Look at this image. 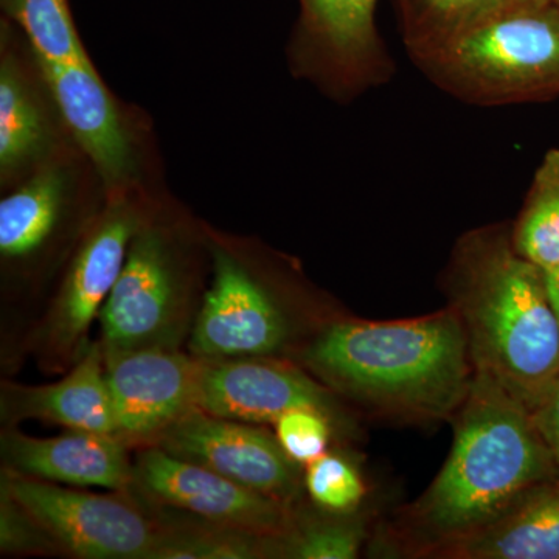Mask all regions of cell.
Here are the masks:
<instances>
[{"label": "cell", "mask_w": 559, "mask_h": 559, "mask_svg": "<svg viewBox=\"0 0 559 559\" xmlns=\"http://www.w3.org/2000/svg\"><path fill=\"white\" fill-rule=\"evenodd\" d=\"M27 419L116 437L100 341H92L79 362L57 382L44 385L0 382L2 425L17 426Z\"/></svg>", "instance_id": "5bb4252c"}, {"label": "cell", "mask_w": 559, "mask_h": 559, "mask_svg": "<svg viewBox=\"0 0 559 559\" xmlns=\"http://www.w3.org/2000/svg\"><path fill=\"white\" fill-rule=\"evenodd\" d=\"M452 297L474 373L532 412L559 378V320L544 272L516 252L511 237L480 231L460 246Z\"/></svg>", "instance_id": "3957f363"}, {"label": "cell", "mask_w": 559, "mask_h": 559, "mask_svg": "<svg viewBox=\"0 0 559 559\" xmlns=\"http://www.w3.org/2000/svg\"><path fill=\"white\" fill-rule=\"evenodd\" d=\"M116 437L131 450L156 443L162 432L197 406L200 359L183 349H140L105 356Z\"/></svg>", "instance_id": "7c38bea8"}, {"label": "cell", "mask_w": 559, "mask_h": 559, "mask_svg": "<svg viewBox=\"0 0 559 559\" xmlns=\"http://www.w3.org/2000/svg\"><path fill=\"white\" fill-rule=\"evenodd\" d=\"M197 406L216 417L274 425L297 407L326 412L340 425L336 393L289 359H200Z\"/></svg>", "instance_id": "8fae6325"}, {"label": "cell", "mask_w": 559, "mask_h": 559, "mask_svg": "<svg viewBox=\"0 0 559 559\" xmlns=\"http://www.w3.org/2000/svg\"><path fill=\"white\" fill-rule=\"evenodd\" d=\"M3 7L31 39L38 60H87L70 14L69 0H3Z\"/></svg>", "instance_id": "cb8c5ba5"}, {"label": "cell", "mask_w": 559, "mask_h": 559, "mask_svg": "<svg viewBox=\"0 0 559 559\" xmlns=\"http://www.w3.org/2000/svg\"><path fill=\"white\" fill-rule=\"evenodd\" d=\"M156 447L296 507L305 491V469L283 451L277 437L261 425L216 417L193 407L171 423Z\"/></svg>", "instance_id": "9c48e42d"}, {"label": "cell", "mask_w": 559, "mask_h": 559, "mask_svg": "<svg viewBox=\"0 0 559 559\" xmlns=\"http://www.w3.org/2000/svg\"><path fill=\"white\" fill-rule=\"evenodd\" d=\"M551 3H554V5L558 7V9H559V0H551Z\"/></svg>", "instance_id": "4dcf8cb0"}, {"label": "cell", "mask_w": 559, "mask_h": 559, "mask_svg": "<svg viewBox=\"0 0 559 559\" xmlns=\"http://www.w3.org/2000/svg\"><path fill=\"white\" fill-rule=\"evenodd\" d=\"M38 62L62 119L81 148L106 182H123L132 171L130 138L90 58L75 62Z\"/></svg>", "instance_id": "9a60e30c"}, {"label": "cell", "mask_w": 559, "mask_h": 559, "mask_svg": "<svg viewBox=\"0 0 559 559\" xmlns=\"http://www.w3.org/2000/svg\"><path fill=\"white\" fill-rule=\"evenodd\" d=\"M2 469L17 476L68 485L124 491L134 485L132 450L114 436L72 430L38 439L17 426L0 430Z\"/></svg>", "instance_id": "4fadbf2b"}, {"label": "cell", "mask_w": 559, "mask_h": 559, "mask_svg": "<svg viewBox=\"0 0 559 559\" xmlns=\"http://www.w3.org/2000/svg\"><path fill=\"white\" fill-rule=\"evenodd\" d=\"M404 40L419 64L481 22L507 9V0H396Z\"/></svg>", "instance_id": "d6986e66"}, {"label": "cell", "mask_w": 559, "mask_h": 559, "mask_svg": "<svg viewBox=\"0 0 559 559\" xmlns=\"http://www.w3.org/2000/svg\"><path fill=\"white\" fill-rule=\"evenodd\" d=\"M425 554L462 559H559V477L533 488L485 527Z\"/></svg>", "instance_id": "2e32d148"}, {"label": "cell", "mask_w": 559, "mask_h": 559, "mask_svg": "<svg viewBox=\"0 0 559 559\" xmlns=\"http://www.w3.org/2000/svg\"><path fill=\"white\" fill-rule=\"evenodd\" d=\"M455 417L450 457L412 514L433 540L425 551L485 527L559 477L532 412L491 378L474 373Z\"/></svg>", "instance_id": "7a4b0ae2"}, {"label": "cell", "mask_w": 559, "mask_h": 559, "mask_svg": "<svg viewBox=\"0 0 559 559\" xmlns=\"http://www.w3.org/2000/svg\"><path fill=\"white\" fill-rule=\"evenodd\" d=\"M68 219L61 173H40L0 202V259L5 270L32 274L60 242Z\"/></svg>", "instance_id": "e0dca14e"}, {"label": "cell", "mask_w": 559, "mask_h": 559, "mask_svg": "<svg viewBox=\"0 0 559 559\" xmlns=\"http://www.w3.org/2000/svg\"><path fill=\"white\" fill-rule=\"evenodd\" d=\"M132 489L153 506L260 535H285L293 521L296 507L175 457L156 444L132 450Z\"/></svg>", "instance_id": "30bf717a"}, {"label": "cell", "mask_w": 559, "mask_h": 559, "mask_svg": "<svg viewBox=\"0 0 559 559\" xmlns=\"http://www.w3.org/2000/svg\"><path fill=\"white\" fill-rule=\"evenodd\" d=\"M0 554L20 558L57 557L39 525L5 489H0Z\"/></svg>", "instance_id": "4316f807"}, {"label": "cell", "mask_w": 559, "mask_h": 559, "mask_svg": "<svg viewBox=\"0 0 559 559\" xmlns=\"http://www.w3.org/2000/svg\"><path fill=\"white\" fill-rule=\"evenodd\" d=\"M511 242L540 271L559 266V148L540 162Z\"/></svg>", "instance_id": "ffe728a7"}, {"label": "cell", "mask_w": 559, "mask_h": 559, "mask_svg": "<svg viewBox=\"0 0 559 559\" xmlns=\"http://www.w3.org/2000/svg\"><path fill=\"white\" fill-rule=\"evenodd\" d=\"M143 216L127 201L110 204L76 246L60 285L21 344L46 374H64L92 344L91 329L116 285Z\"/></svg>", "instance_id": "52a82bcc"}, {"label": "cell", "mask_w": 559, "mask_h": 559, "mask_svg": "<svg viewBox=\"0 0 559 559\" xmlns=\"http://www.w3.org/2000/svg\"><path fill=\"white\" fill-rule=\"evenodd\" d=\"M544 282H546L547 296H549L551 308H554L559 320V266L544 272Z\"/></svg>", "instance_id": "f1b7e54d"}, {"label": "cell", "mask_w": 559, "mask_h": 559, "mask_svg": "<svg viewBox=\"0 0 559 559\" xmlns=\"http://www.w3.org/2000/svg\"><path fill=\"white\" fill-rule=\"evenodd\" d=\"M0 489L31 514L57 557L153 559L167 533L159 507L132 488L102 495L2 469Z\"/></svg>", "instance_id": "8992f818"}, {"label": "cell", "mask_w": 559, "mask_h": 559, "mask_svg": "<svg viewBox=\"0 0 559 559\" xmlns=\"http://www.w3.org/2000/svg\"><path fill=\"white\" fill-rule=\"evenodd\" d=\"M378 0H300L308 31L349 64L369 61L378 47Z\"/></svg>", "instance_id": "44dd1931"}, {"label": "cell", "mask_w": 559, "mask_h": 559, "mask_svg": "<svg viewBox=\"0 0 559 559\" xmlns=\"http://www.w3.org/2000/svg\"><path fill=\"white\" fill-rule=\"evenodd\" d=\"M550 3L551 0H507L509 7H544Z\"/></svg>", "instance_id": "f546056e"}, {"label": "cell", "mask_w": 559, "mask_h": 559, "mask_svg": "<svg viewBox=\"0 0 559 559\" xmlns=\"http://www.w3.org/2000/svg\"><path fill=\"white\" fill-rule=\"evenodd\" d=\"M366 539V524L355 513L318 509L311 514L301 502L294 509L285 535L277 536L278 559H353Z\"/></svg>", "instance_id": "7402d4cb"}, {"label": "cell", "mask_w": 559, "mask_h": 559, "mask_svg": "<svg viewBox=\"0 0 559 559\" xmlns=\"http://www.w3.org/2000/svg\"><path fill=\"white\" fill-rule=\"evenodd\" d=\"M204 294L182 241L143 219L98 318L103 355L187 348Z\"/></svg>", "instance_id": "5b68a950"}, {"label": "cell", "mask_w": 559, "mask_h": 559, "mask_svg": "<svg viewBox=\"0 0 559 559\" xmlns=\"http://www.w3.org/2000/svg\"><path fill=\"white\" fill-rule=\"evenodd\" d=\"M532 418L559 469V378L533 407Z\"/></svg>", "instance_id": "83f0119b"}, {"label": "cell", "mask_w": 559, "mask_h": 559, "mask_svg": "<svg viewBox=\"0 0 559 559\" xmlns=\"http://www.w3.org/2000/svg\"><path fill=\"white\" fill-rule=\"evenodd\" d=\"M452 94L479 105L559 94V9L507 7L421 62Z\"/></svg>", "instance_id": "277c9868"}, {"label": "cell", "mask_w": 559, "mask_h": 559, "mask_svg": "<svg viewBox=\"0 0 559 559\" xmlns=\"http://www.w3.org/2000/svg\"><path fill=\"white\" fill-rule=\"evenodd\" d=\"M39 106L10 61L0 72V168L10 175L32 160L46 143Z\"/></svg>", "instance_id": "603a6c76"}, {"label": "cell", "mask_w": 559, "mask_h": 559, "mask_svg": "<svg viewBox=\"0 0 559 559\" xmlns=\"http://www.w3.org/2000/svg\"><path fill=\"white\" fill-rule=\"evenodd\" d=\"M305 491L316 509L348 514L358 510L367 488L352 460L329 451L305 466Z\"/></svg>", "instance_id": "d4e9b609"}, {"label": "cell", "mask_w": 559, "mask_h": 559, "mask_svg": "<svg viewBox=\"0 0 559 559\" xmlns=\"http://www.w3.org/2000/svg\"><path fill=\"white\" fill-rule=\"evenodd\" d=\"M159 509L167 522V533L153 559H277V536L212 524L164 507Z\"/></svg>", "instance_id": "ac0fdd59"}, {"label": "cell", "mask_w": 559, "mask_h": 559, "mask_svg": "<svg viewBox=\"0 0 559 559\" xmlns=\"http://www.w3.org/2000/svg\"><path fill=\"white\" fill-rule=\"evenodd\" d=\"M341 428L331 415L314 407L288 411L274 423L280 447L304 468L329 452L334 432Z\"/></svg>", "instance_id": "484cf974"}, {"label": "cell", "mask_w": 559, "mask_h": 559, "mask_svg": "<svg viewBox=\"0 0 559 559\" xmlns=\"http://www.w3.org/2000/svg\"><path fill=\"white\" fill-rule=\"evenodd\" d=\"M212 282L187 352L198 359L294 360L304 341L299 314L234 249L213 242Z\"/></svg>", "instance_id": "ba28073f"}, {"label": "cell", "mask_w": 559, "mask_h": 559, "mask_svg": "<svg viewBox=\"0 0 559 559\" xmlns=\"http://www.w3.org/2000/svg\"><path fill=\"white\" fill-rule=\"evenodd\" d=\"M294 362L333 393L415 418L455 415L474 378L454 308L400 322L329 320Z\"/></svg>", "instance_id": "6da1fadb"}]
</instances>
